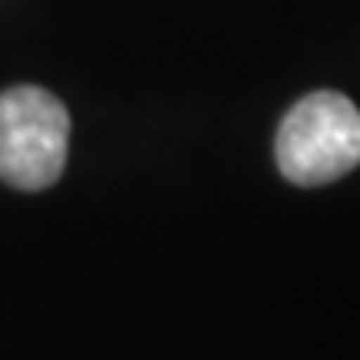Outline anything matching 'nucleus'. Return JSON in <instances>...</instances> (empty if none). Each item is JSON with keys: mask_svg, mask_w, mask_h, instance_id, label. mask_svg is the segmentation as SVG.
I'll return each instance as SVG.
<instances>
[{"mask_svg": "<svg viewBox=\"0 0 360 360\" xmlns=\"http://www.w3.org/2000/svg\"><path fill=\"white\" fill-rule=\"evenodd\" d=\"M70 147V117L53 94L13 87L0 94V180L44 191L60 180Z\"/></svg>", "mask_w": 360, "mask_h": 360, "instance_id": "f03ea898", "label": "nucleus"}, {"mask_svg": "<svg viewBox=\"0 0 360 360\" xmlns=\"http://www.w3.org/2000/svg\"><path fill=\"white\" fill-rule=\"evenodd\" d=\"M360 164V110L334 90L290 107L277 130V167L297 187H321Z\"/></svg>", "mask_w": 360, "mask_h": 360, "instance_id": "f257e3e1", "label": "nucleus"}]
</instances>
